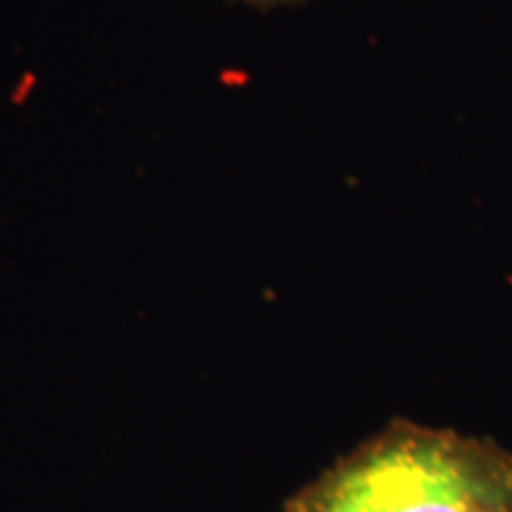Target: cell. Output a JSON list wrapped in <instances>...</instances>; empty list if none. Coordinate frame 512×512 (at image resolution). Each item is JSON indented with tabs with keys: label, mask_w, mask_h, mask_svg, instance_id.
Instances as JSON below:
<instances>
[{
	"label": "cell",
	"mask_w": 512,
	"mask_h": 512,
	"mask_svg": "<svg viewBox=\"0 0 512 512\" xmlns=\"http://www.w3.org/2000/svg\"><path fill=\"white\" fill-rule=\"evenodd\" d=\"M285 512H512V453L399 418L297 491Z\"/></svg>",
	"instance_id": "6da1fadb"
},
{
	"label": "cell",
	"mask_w": 512,
	"mask_h": 512,
	"mask_svg": "<svg viewBox=\"0 0 512 512\" xmlns=\"http://www.w3.org/2000/svg\"><path fill=\"white\" fill-rule=\"evenodd\" d=\"M240 3L252 5V8L271 10V8H280V5H299V3H306V0H240Z\"/></svg>",
	"instance_id": "7a4b0ae2"
}]
</instances>
